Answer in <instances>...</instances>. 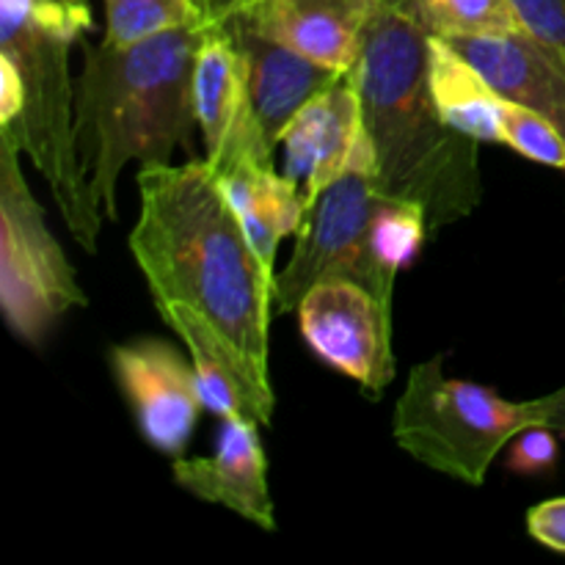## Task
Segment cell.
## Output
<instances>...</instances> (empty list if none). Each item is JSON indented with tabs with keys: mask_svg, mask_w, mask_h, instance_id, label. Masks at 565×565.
Instances as JSON below:
<instances>
[{
	"mask_svg": "<svg viewBox=\"0 0 565 565\" xmlns=\"http://www.w3.org/2000/svg\"><path fill=\"white\" fill-rule=\"evenodd\" d=\"M130 252L152 301L196 309L235 353L259 425L276 412L270 381L274 270L259 259L207 160L141 166Z\"/></svg>",
	"mask_w": 565,
	"mask_h": 565,
	"instance_id": "1",
	"label": "cell"
},
{
	"mask_svg": "<svg viewBox=\"0 0 565 565\" xmlns=\"http://www.w3.org/2000/svg\"><path fill=\"white\" fill-rule=\"evenodd\" d=\"M430 33L397 0H384L351 81L373 141L375 180L417 202L430 232L467 218L483 202L480 141L447 125L428 83Z\"/></svg>",
	"mask_w": 565,
	"mask_h": 565,
	"instance_id": "2",
	"label": "cell"
},
{
	"mask_svg": "<svg viewBox=\"0 0 565 565\" xmlns=\"http://www.w3.org/2000/svg\"><path fill=\"white\" fill-rule=\"evenodd\" d=\"M204 31H169L136 44H83L75 138L88 185L108 218H119L116 188L127 163L163 166L177 149L191 147L193 61Z\"/></svg>",
	"mask_w": 565,
	"mask_h": 565,
	"instance_id": "3",
	"label": "cell"
},
{
	"mask_svg": "<svg viewBox=\"0 0 565 565\" xmlns=\"http://www.w3.org/2000/svg\"><path fill=\"white\" fill-rule=\"evenodd\" d=\"M92 25L88 0H0V55L22 83V110L11 130L86 254L99 252L105 213L77 152L70 53Z\"/></svg>",
	"mask_w": 565,
	"mask_h": 565,
	"instance_id": "4",
	"label": "cell"
},
{
	"mask_svg": "<svg viewBox=\"0 0 565 565\" xmlns=\"http://www.w3.org/2000/svg\"><path fill=\"white\" fill-rule=\"evenodd\" d=\"M445 356L414 364L395 403L392 436L403 452L463 486H483L491 463L530 425L527 401L491 386L447 379Z\"/></svg>",
	"mask_w": 565,
	"mask_h": 565,
	"instance_id": "5",
	"label": "cell"
},
{
	"mask_svg": "<svg viewBox=\"0 0 565 565\" xmlns=\"http://www.w3.org/2000/svg\"><path fill=\"white\" fill-rule=\"evenodd\" d=\"M88 307L75 265L47 226L22 174V149L0 127V309L11 334L39 348L72 312Z\"/></svg>",
	"mask_w": 565,
	"mask_h": 565,
	"instance_id": "6",
	"label": "cell"
},
{
	"mask_svg": "<svg viewBox=\"0 0 565 565\" xmlns=\"http://www.w3.org/2000/svg\"><path fill=\"white\" fill-rule=\"evenodd\" d=\"M386 193L375 180L373 141L356 163L312 202L298 230L287 268L274 281V312L298 309L309 287L326 279H351L392 309L397 276L381 263L375 221Z\"/></svg>",
	"mask_w": 565,
	"mask_h": 565,
	"instance_id": "7",
	"label": "cell"
},
{
	"mask_svg": "<svg viewBox=\"0 0 565 565\" xmlns=\"http://www.w3.org/2000/svg\"><path fill=\"white\" fill-rule=\"evenodd\" d=\"M298 329L309 351L379 401L395 381L392 309L351 279H326L298 303Z\"/></svg>",
	"mask_w": 565,
	"mask_h": 565,
	"instance_id": "8",
	"label": "cell"
},
{
	"mask_svg": "<svg viewBox=\"0 0 565 565\" xmlns=\"http://www.w3.org/2000/svg\"><path fill=\"white\" fill-rule=\"evenodd\" d=\"M193 108L204 141V160L215 174L246 163H274V143L265 136L252 103V83L243 50L226 22L204 31L193 61Z\"/></svg>",
	"mask_w": 565,
	"mask_h": 565,
	"instance_id": "9",
	"label": "cell"
},
{
	"mask_svg": "<svg viewBox=\"0 0 565 565\" xmlns=\"http://www.w3.org/2000/svg\"><path fill=\"white\" fill-rule=\"evenodd\" d=\"M110 370L143 441L169 458L185 456L204 408L191 359L171 342L138 337L110 351Z\"/></svg>",
	"mask_w": 565,
	"mask_h": 565,
	"instance_id": "10",
	"label": "cell"
},
{
	"mask_svg": "<svg viewBox=\"0 0 565 565\" xmlns=\"http://www.w3.org/2000/svg\"><path fill=\"white\" fill-rule=\"evenodd\" d=\"M279 147L285 149V174L301 185L307 207H312L315 199L370 147L362 97L351 77L309 99L281 132Z\"/></svg>",
	"mask_w": 565,
	"mask_h": 565,
	"instance_id": "11",
	"label": "cell"
},
{
	"mask_svg": "<svg viewBox=\"0 0 565 565\" xmlns=\"http://www.w3.org/2000/svg\"><path fill=\"white\" fill-rule=\"evenodd\" d=\"M174 483L196 500L237 513L259 530H276V511L268 486V458L254 417L221 419L215 452L204 458H174Z\"/></svg>",
	"mask_w": 565,
	"mask_h": 565,
	"instance_id": "12",
	"label": "cell"
},
{
	"mask_svg": "<svg viewBox=\"0 0 565 565\" xmlns=\"http://www.w3.org/2000/svg\"><path fill=\"white\" fill-rule=\"evenodd\" d=\"M384 0H254L241 14L303 58L351 75Z\"/></svg>",
	"mask_w": 565,
	"mask_h": 565,
	"instance_id": "13",
	"label": "cell"
},
{
	"mask_svg": "<svg viewBox=\"0 0 565 565\" xmlns=\"http://www.w3.org/2000/svg\"><path fill=\"white\" fill-rule=\"evenodd\" d=\"M232 36H235L237 47L243 50L248 64V83H252V103L257 110V119L263 125L265 136L274 147H279L281 132L292 121V116L326 92L342 81L340 72L329 70L323 64L303 58L287 44L276 42V39L265 36L263 31L246 22L243 17H232L226 20Z\"/></svg>",
	"mask_w": 565,
	"mask_h": 565,
	"instance_id": "14",
	"label": "cell"
},
{
	"mask_svg": "<svg viewBox=\"0 0 565 565\" xmlns=\"http://www.w3.org/2000/svg\"><path fill=\"white\" fill-rule=\"evenodd\" d=\"M456 44L502 99L539 110L565 136V66L527 31L447 39Z\"/></svg>",
	"mask_w": 565,
	"mask_h": 565,
	"instance_id": "15",
	"label": "cell"
},
{
	"mask_svg": "<svg viewBox=\"0 0 565 565\" xmlns=\"http://www.w3.org/2000/svg\"><path fill=\"white\" fill-rule=\"evenodd\" d=\"M232 210L241 218L254 252L274 270L276 248L285 235H298L307 215V199L296 180L274 163H246L218 174Z\"/></svg>",
	"mask_w": 565,
	"mask_h": 565,
	"instance_id": "16",
	"label": "cell"
},
{
	"mask_svg": "<svg viewBox=\"0 0 565 565\" xmlns=\"http://www.w3.org/2000/svg\"><path fill=\"white\" fill-rule=\"evenodd\" d=\"M428 83L447 125L480 143H502V97L483 72L441 36L428 39Z\"/></svg>",
	"mask_w": 565,
	"mask_h": 565,
	"instance_id": "17",
	"label": "cell"
},
{
	"mask_svg": "<svg viewBox=\"0 0 565 565\" xmlns=\"http://www.w3.org/2000/svg\"><path fill=\"white\" fill-rule=\"evenodd\" d=\"M154 309L174 329V334L185 342L188 353H191L204 412L215 414L218 419L243 417V414L257 419V406H254L252 390L241 373V364H237L230 345L221 340L218 331L196 309L180 301H160L154 303Z\"/></svg>",
	"mask_w": 565,
	"mask_h": 565,
	"instance_id": "18",
	"label": "cell"
},
{
	"mask_svg": "<svg viewBox=\"0 0 565 565\" xmlns=\"http://www.w3.org/2000/svg\"><path fill=\"white\" fill-rule=\"evenodd\" d=\"M215 25L210 0H105L108 44H136L169 31H204Z\"/></svg>",
	"mask_w": 565,
	"mask_h": 565,
	"instance_id": "19",
	"label": "cell"
},
{
	"mask_svg": "<svg viewBox=\"0 0 565 565\" xmlns=\"http://www.w3.org/2000/svg\"><path fill=\"white\" fill-rule=\"evenodd\" d=\"M430 36L461 39L524 31L511 0H397Z\"/></svg>",
	"mask_w": 565,
	"mask_h": 565,
	"instance_id": "20",
	"label": "cell"
},
{
	"mask_svg": "<svg viewBox=\"0 0 565 565\" xmlns=\"http://www.w3.org/2000/svg\"><path fill=\"white\" fill-rule=\"evenodd\" d=\"M502 143L533 163L565 174V136L539 110L502 99Z\"/></svg>",
	"mask_w": 565,
	"mask_h": 565,
	"instance_id": "21",
	"label": "cell"
},
{
	"mask_svg": "<svg viewBox=\"0 0 565 565\" xmlns=\"http://www.w3.org/2000/svg\"><path fill=\"white\" fill-rule=\"evenodd\" d=\"M561 461V434L550 425H527L508 445L505 469L519 478H544Z\"/></svg>",
	"mask_w": 565,
	"mask_h": 565,
	"instance_id": "22",
	"label": "cell"
},
{
	"mask_svg": "<svg viewBox=\"0 0 565 565\" xmlns=\"http://www.w3.org/2000/svg\"><path fill=\"white\" fill-rule=\"evenodd\" d=\"M524 31L565 66V0H511Z\"/></svg>",
	"mask_w": 565,
	"mask_h": 565,
	"instance_id": "23",
	"label": "cell"
},
{
	"mask_svg": "<svg viewBox=\"0 0 565 565\" xmlns=\"http://www.w3.org/2000/svg\"><path fill=\"white\" fill-rule=\"evenodd\" d=\"M527 535L535 544L565 555V497H555L527 511Z\"/></svg>",
	"mask_w": 565,
	"mask_h": 565,
	"instance_id": "24",
	"label": "cell"
},
{
	"mask_svg": "<svg viewBox=\"0 0 565 565\" xmlns=\"http://www.w3.org/2000/svg\"><path fill=\"white\" fill-rule=\"evenodd\" d=\"M22 110V83L14 64L0 55V127H11Z\"/></svg>",
	"mask_w": 565,
	"mask_h": 565,
	"instance_id": "25",
	"label": "cell"
},
{
	"mask_svg": "<svg viewBox=\"0 0 565 565\" xmlns=\"http://www.w3.org/2000/svg\"><path fill=\"white\" fill-rule=\"evenodd\" d=\"M530 412V425H550L557 434H565V384L561 390L550 392L544 397H535V401H527Z\"/></svg>",
	"mask_w": 565,
	"mask_h": 565,
	"instance_id": "26",
	"label": "cell"
},
{
	"mask_svg": "<svg viewBox=\"0 0 565 565\" xmlns=\"http://www.w3.org/2000/svg\"><path fill=\"white\" fill-rule=\"evenodd\" d=\"M254 0H210V9H213L215 22H226L235 14H241L243 9H248Z\"/></svg>",
	"mask_w": 565,
	"mask_h": 565,
	"instance_id": "27",
	"label": "cell"
}]
</instances>
